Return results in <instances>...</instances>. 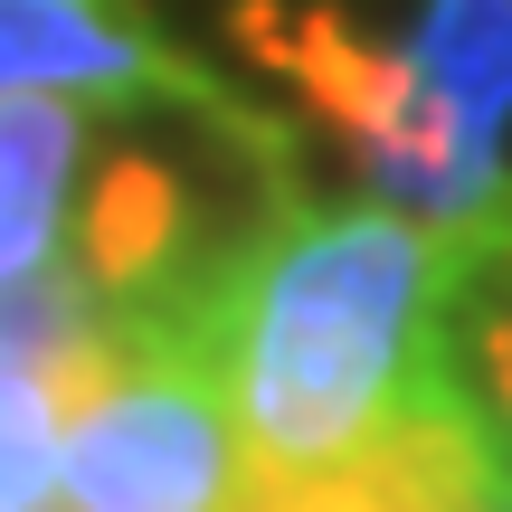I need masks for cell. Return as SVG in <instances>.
<instances>
[{"label":"cell","instance_id":"6","mask_svg":"<svg viewBox=\"0 0 512 512\" xmlns=\"http://www.w3.org/2000/svg\"><path fill=\"white\" fill-rule=\"evenodd\" d=\"M95 95H0V285L57 266V238L76 219V181L95 152Z\"/></svg>","mask_w":512,"mask_h":512},{"label":"cell","instance_id":"7","mask_svg":"<svg viewBox=\"0 0 512 512\" xmlns=\"http://www.w3.org/2000/svg\"><path fill=\"white\" fill-rule=\"evenodd\" d=\"M494 512H512V484H503V494H494Z\"/></svg>","mask_w":512,"mask_h":512},{"label":"cell","instance_id":"4","mask_svg":"<svg viewBox=\"0 0 512 512\" xmlns=\"http://www.w3.org/2000/svg\"><path fill=\"white\" fill-rule=\"evenodd\" d=\"M133 0H0V95H95V105H143V95L209 86L162 29H133Z\"/></svg>","mask_w":512,"mask_h":512},{"label":"cell","instance_id":"2","mask_svg":"<svg viewBox=\"0 0 512 512\" xmlns=\"http://www.w3.org/2000/svg\"><path fill=\"white\" fill-rule=\"evenodd\" d=\"M67 512H247L256 475L200 332L114 313L67 399Z\"/></svg>","mask_w":512,"mask_h":512},{"label":"cell","instance_id":"3","mask_svg":"<svg viewBox=\"0 0 512 512\" xmlns=\"http://www.w3.org/2000/svg\"><path fill=\"white\" fill-rule=\"evenodd\" d=\"M427 408L465 427L484 465L512 484V190L484 219L446 228L427 294Z\"/></svg>","mask_w":512,"mask_h":512},{"label":"cell","instance_id":"1","mask_svg":"<svg viewBox=\"0 0 512 512\" xmlns=\"http://www.w3.org/2000/svg\"><path fill=\"white\" fill-rule=\"evenodd\" d=\"M437 247L408 209L294 200L209 294L200 342L238 408L256 484H323L427 408Z\"/></svg>","mask_w":512,"mask_h":512},{"label":"cell","instance_id":"5","mask_svg":"<svg viewBox=\"0 0 512 512\" xmlns=\"http://www.w3.org/2000/svg\"><path fill=\"white\" fill-rule=\"evenodd\" d=\"M408 86L427 95L475 181L512 190V0H408V29L389 38Z\"/></svg>","mask_w":512,"mask_h":512}]
</instances>
